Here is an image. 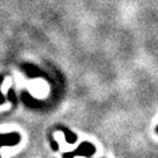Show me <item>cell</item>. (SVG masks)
I'll use <instances>...</instances> for the list:
<instances>
[{"label":"cell","instance_id":"1","mask_svg":"<svg viewBox=\"0 0 158 158\" xmlns=\"http://www.w3.org/2000/svg\"><path fill=\"white\" fill-rule=\"evenodd\" d=\"M95 151H96V149L93 144L88 143V142H85V143H82L75 151L64 153V155H63V158H73V157H75V156H87V157H89V156H93V155L95 153Z\"/></svg>","mask_w":158,"mask_h":158},{"label":"cell","instance_id":"2","mask_svg":"<svg viewBox=\"0 0 158 158\" xmlns=\"http://www.w3.org/2000/svg\"><path fill=\"white\" fill-rule=\"evenodd\" d=\"M20 141V136L18 134H10V135H0V147L4 145H15Z\"/></svg>","mask_w":158,"mask_h":158},{"label":"cell","instance_id":"3","mask_svg":"<svg viewBox=\"0 0 158 158\" xmlns=\"http://www.w3.org/2000/svg\"><path fill=\"white\" fill-rule=\"evenodd\" d=\"M63 132H64V135H66V141L69 143V144H72V143H75L76 142V135L75 134H73L72 131H69V130L67 129H62Z\"/></svg>","mask_w":158,"mask_h":158},{"label":"cell","instance_id":"4","mask_svg":"<svg viewBox=\"0 0 158 158\" xmlns=\"http://www.w3.org/2000/svg\"><path fill=\"white\" fill-rule=\"evenodd\" d=\"M52 148H53L54 150H57V149H59V147H57V143L55 141L52 142Z\"/></svg>","mask_w":158,"mask_h":158},{"label":"cell","instance_id":"5","mask_svg":"<svg viewBox=\"0 0 158 158\" xmlns=\"http://www.w3.org/2000/svg\"><path fill=\"white\" fill-rule=\"evenodd\" d=\"M156 132H157V134H158V127H157V128H156Z\"/></svg>","mask_w":158,"mask_h":158}]
</instances>
